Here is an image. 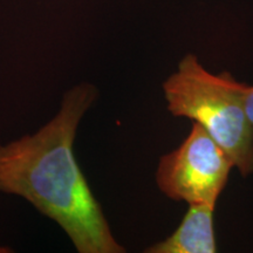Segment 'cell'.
<instances>
[{
  "instance_id": "1",
  "label": "cell",
  "mask_w": 253,
  "mask_h": 253,
  "mask_svg": "<svg viewBox=\"0 0 253 253\" xmlns=\"http://www.w3.org/2000/svg\"><path fill=\"white\" fill-rule=\"evenodd\" d=\"M99 97L82 81L33 134L0 144V194L19 196L61 227L79 253H123L74 153L79 126Z\"/></svg>"
},
{
  "instance_id": "2",
  "label": "cell",
  "mask_w": 253,
  "mask_h": 253,
  "mask_svg": "<svg viewBox=\"0 0 253 253\" xmlns=\"http://www.w3.org/2000/svg\"><path fill=\"white\" fill-rule=\"evenodd\" d=\"M245 88L229 72H208L194 54H186L163 84L171 115L201 126L244 177L253 172V126L246 115Z\"/></svg>"
},
{
  "instance_id": "3",
  "label": "cell",
  "mask_w": 253,
  "mask_h": 253,
  "mask_svg": "<svg viewBox=\"0 0 253 253\" xmlns=\"http://www.w3.org/2000/svg\"><path fill=\"white\" fill-rule=\"evenodd\" d=\"M233 167L226 151L194 123L183 143L161 157L156 183L172 201L216 205Z\"/></svg>"
},
{
  "instance_id": "4",
  "label": "cell",
  "mask_w": 253,
  "mask_h": 253,
  "mask_svg": "<svg viewBox=\"0 0 253 253\" xmlns=\"http://www.w3.org/2000/svg\"><path fill=\"white\" fill-rule=\"evenodd\" d=\"M214 208L211 204H189L179 226L166 239L144 250L147 253H214Z\"/></svg>"
},
{
  "instance_id": "5",
  "label": "cell",
  "mask_w": 253,
  "mask_h": 253,
  "mask_svg": "<svg viewBox=\"0 0 253 253\" xmlns=\"http://www.w3.org/2000/svg\"><path fill=\"white\" fill-rule=\"evenodd\" d=\"M244 104H245L246 115H248L249 121L253 126V87H250L248 84H246V88H245Z\"/></svg>"
},
{
  "instance_id": "6",
  "label": "cell",
  "mask_w": 253,
  "mask_h": 253,
  "mask_svg": "<svg viewBox=\"0 0 253 253\" xmlns=\"http://www.w3.org/2000/svg\"><path fill=\"white\" fill-rule=\"evenodd\" d=\"M11 252H13V250L9 248V246L0 244V253H11Z\"/></svg>"
}]
</instances>
